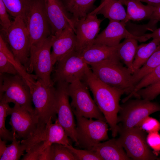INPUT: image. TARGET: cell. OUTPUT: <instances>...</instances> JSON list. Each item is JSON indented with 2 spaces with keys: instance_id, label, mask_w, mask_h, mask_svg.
<instances>
[{
  "instance_id": "obj_32",
  "label": "cell",
  "mask_w": 160,
  "mask_h": 160,
  "mask_svg": "<svg viewBox=\"0 0 160 160\" xmlns=\"http://www.w3.org/2000/svg\"><path fill=\"white\" fill-rule=\"evenodd\" d=\"M51 160H76L71 151L66 146L58 143L51 145Z\"/></svg>"
},
{
  "instance_id": "obj_35",
  "label": "cell",
  "mask_w": 160,
  "mask_h": 160,
  "mask_svg": "<svg viewBox=\"0 0 160 160\" xmlns=\"http://www.w3.org/2000/svg\"><path fill=\"white\" fill-rule=\"evenodd\" d=\"M148 133L159 132L160 130V121L156 119L147 116L142 120L136 126Z\"/></svg>"
},
{
  "instance_id": "obj_29",
  "label": "cell",
  "mask_w": 160,
  "mask_h": 160,
  "mask_svg": "<svg viewBox=\"0 0 160 160\" xmlns=\"http://www.w3.org/2000/svg\"><path fill=\"white\" fill-rule=\"evenodd\" d=\"M7 10L14 18L20 17L25 20L31 0H2Z\"/></svg>"
},
{
  "instance_id": "obj_38",
  "label": "cell",
  "mask_w": 160,
  "mask_h": 160,
  "mask_svg": "<svg viewBox=\"0 0 160 160\" xmlns=\"http://www.w3.org/2000/svg\"><path fill=\"white\" fill-rule=\"evenodd\" d=\"M159 132L149 133L146 137V141L148 145L157 156L160 151V134Z\"/></svg>"
},
{
  "instance_id": "obj_4",
  "label": "cell",
  "mask_w": 160,
  "mask_h": 160,
  "mask_svg": "<svg viewBox=\"0 0 160 160\" xmlns=\"http://www.w3.org/2000/svg\"><path fill=\"white\" fill-rule=\"evenodd\" d=\"M0 100L17 103L34 113L30 88L20 74L0 73Z\"/></svg>"
},
{
  "instance_id": "obj_39",
  "label": "cell",
  "mask_w": 160,
  "mask_h": 160,
  "mask_svg": "<svg viewBox=\"0 0 160 160\" xmlns=\"http://www.w3.org/2000/svg\"><path fill=\"white\" fill-rule=\"evenodd\" d=\"M7 11L2 0H0V23L3 31L6 33L11 25Z\"/></svg>"
},
{
  "instance_id": "obj_3",
  "label": "cell",
  "mask_w": 160,
  "mask_h": 160,
  "mask_svg": "<svg viewBox=\"0 0 160 160\" xmlns=\"http://www.w3.org/2000/svg\"><path fill=\"white\" fill-rule=\"evenodd\" d=\"M32 83L30 88L34 113L38 118L37 128L41 129L49 121L57 119L55 109L56 88L48 85L40 79Z\"/></svg>"
},
{
  "instance_id": "obj_13",
  "label": "cell",
  "mask_w": 160,
  "mask_h": 160,
  "mask_svg": "<svg viewBox=\"0 0 160 160\" xmlns=\"http://www.w3.org/2000/svg\"><path fill=\"white\" fill-rule=\"evenodd\" d=\"M57 63L52 79L54 83L61 81L70 84L78 80H82L89 68L75 50Z\"/></svg>"
},
{
  "instance_id": "obj_22",
  "label": "cell",
  "mask_w": 160,
  "mask_h": 160,
  "mask_svg": "<svg viewBox=\"0 0 160 160\" xmlns=\"http://www.w3.org/2000/svg\"><path fill=\"white\" fill-rule=\"evenodd\" d=\"M127 7L126 20L139 21L150 19L155 9L154 6L145 5L137 0H119Z\"/></svg>"
},
{
  "instance_id": "obj_2",
  "label": "cell",
  "mask_w": 160,
  "mask_h": 160,
  "mask_svg": "<svg viewBox=\"0 0 160 160\" xmlns=\"http://www.w3.org/2000/svg\"><path fill=\"white\" fill-rule=\"evenodd\" d=\"M89 65L93 74L104 83L122 90L128 95L133 92L135 86L132 82L133 74L123 65L118 57Z\"/></svg>"
},
{
  "instance_id": "obj_1",
  "label": "cell",
  "mask_w": 160,
  "mask_h": 160,
  "mask_svg": "<svg viewBox=\"0 0 160 160\" xmlns=\"http://www.w3.org/2000/svg\"><path fill=\"white\" fill-rule=\"evenodd\" d=\"M81 81L92 92L95 103L110 127L112 137H115L118 133L117 118L120 108L119 101L124 92L101 81L93 74L90 67Z\"/></svg>"
},
{
  "instance_id": "obj_30",
  "label": "cell",
  "mask_w": 160,
  "mask_h": 160,
  "mask_svg": "<svg viewBox=\"0 0 160 160\" xmlns=\"http://www.w3.org/2000/svg\"><path fill=\"white\" fill-rule=\"evenodd\" d=\"M160 80V65L143 77L135 86L133 92L122 100L124 102L132 97H136V92L140 89L145 87Z\"/></svg>"
},
{
  "instance_id": "obj_41",
  "label": "cell",
  "mask_w": 160,
  "mask_h": 160,
  "mask_svg": "<svg viewBox=\"0 0 160 160\" xmlns=\"http://www.w3.org/2000/svg\"><path fill=\"white\" fill-rule=\"evenodd\" d=\"M51 145L48 146L42 152L38 160H51Z\"/></svg>"
},
{
  "instance_id": "obj_18",
  "label": "cell",
  "mask_w": 160,
  "mask_h": 160,
  "mask_svg": "<svg viewBox=\"0 0 160 160\" xmlns=\"http://www.w3.org/2000/svg\"><path fill=\"white\" fill-rule=\"evenodd\" d=\"M76 46V35L71 27L66 28L57 36H52L51 55L53 65L75 50Z\"/></svg>"
},
{
  "instance_id": "obj_44",
  "label": "cell",
  "mask_w": 160,
  "mask_h": 160,
  "mask_svg": "<svg viewBox=\"0 0 160 160\" xmlns=\"http://www.w3.org/2000/svg\"></svg>"
},
{
  "instance_id": "obj_15",
  "label": "cell",
  "mask_w": 160,
  "mask_h": 160,
  "mask_svg": "<svg viewBox=\"0 0 160 160\" xmlns=\"http://www.w3.org/2000/svg\"><path fill=\"white\" fill-rule=\"evenodd\" d=\"M9 124L12 132L16 134L17 137L25 140L36 130L39 122L38 118L35 113L30 112L17 104L11 108Z\"/></svg>"
},
{
  "instance_id": "obj_28",
  "label": "cell",
  "mask_w": 160,
  "mask_h": 160,
  "mask_svg": "<svg viewBox=\"0 0 160 160\" xmlns=\"http://www.w3.org/2000/svg\"><path fill=\"white\" fill-rule=\"evenodd\" d=\"M0 51L2 52L14 65L19 73L25 80L28 86L35 81L36 76H33L27 73L25 68L16 59L1 34L0 35Z\"/></svg>"
},
{
  "instance_id": "obj_12",
  "label": "cell",
  "mask_w": 160,
  "mask_h": 160,
  "mask_svg": "<svg viewBox=\"0 0 160 160\" xmlns=\"http://www.w3.org/2000/svg\"><path fill=\"white\" fill-rule=\"evenodd\" d=\"M57 83L55 91V109L57 119L69 137L76 145L77 143L76 124L74 113L69 101V84L65 82Z\"/></svg>"
},
{
  "instance_id": "obj_5",
  "label": "cell",
  "mask_w": 160,
  "mask_h": 160,
  "mask_svg": "<svg viewBox=\"0 0 160 160\" xmlns=\"http://www.w3.org/2000/svg\"><path fill=\"white\" fill-rule=\"evenodd\" d=\"M73 112L76 120V146L92 150L95 145L108 139V124L106 121L97 119L94 120Z\"/></svg>"
},
{
  "instance_id": "obj_17",
  "label": "cell",
  "mask_w": 160,
  "mask_h": 160,
  "mask_svg": "<svg viewBox=\"0 0 160 160\" xmlns=\"http://www.w3.org/2000/svg\"><path fill=\"white\" fill-rule=\"evenodd\" d=\"M46 14L52 35L58 36L65 28L71 27L75 30L74 22L68 15L65 7L59 0H45Z\"/></svg>"
},
{
  "instance_id": "obj_14",
  "label": "cell",
  "mask_w": 160,
  "mask_h": 160,
  "mask_svg": "<svg viewBox=\"0 0 160 160\" xmlns=\"http://www.w3.org/2000/svg\"><path fill=\"white\" fill-rule=\"evenodd\" d=\"M102 20L96 14L90 13L84 17L74 20L76 52L80 54L93 44Z\"/></svg>"
},
{
  "instance_id": "obj_40",
  "label": "cell",
  "mask_w": 160,
  "mask_h": 160,
  "mask_svg": "<svg viewBox=\"0 0 160 160\" xmlns=\"http://www.w3.org/2000/svg\"><path fill=\"white\" fill-rule=\"evenodd\" d=\"M155 9L150 19L152 21L155 23L160 21V4L154 5Z\"/></svg>"
},
{
  "instance_id": "obj_8",
  "label": "cell",
  "mask_w": 160,
  "mask_h": 160,
  "mask_svg": "<svg viewBox=\"0 0 160 160\" xmlns=\"http://www.w3.org/2000/svg\"><path fill=\"white\" fill-rule=\"evenodd\" d=\"M5 33L7 41L16 59L29 71L30 41L24 19L20 17L14 18Z\"/></svg>"
},
{
  "instance_id": "obj_37",
  "label": "cell",
  "mask_w": 160,
  "mask_h": 160,
  "mask_svg": "<svg viewBox=\"0 0 160 160\" xmlns=\"http://www.w3.org/2000/svg\"><path fill=\"white\" fill-rule=\"evenodd\" d=\"M0 73L13 75L20 74L14 65L1 51H0Z\"/></svg>"
},
{
  "instance_id": "obj_7",
  "label": "cell",
  "mask_w": 160,
  "mask_h": 160,
  "mask_svg": "<svg viewBox=\"0 0 160 160\" xmlns=\"http://www.w3.org/2000/svg\"><path fill=\"white\" fill-rule=\"evenodd\" d=\"M159 111L160 105L158 103L141 98L129 99L120 105L117 118L118 130L136 127L144 118Z\"/></svg>"
},
{
  "instance_id": "obj_23",
  "label": "cell",
  "mask_w": 160,
  "mask_h": 160,
  "mask_svg": "<svg viewBox=\"0 0 160 160\" xmlns=\"http://www.w3.org/2000/svg\"><path fill=\"white\" fill-rule=\"evenodd\" d=\"M138 46L137 40L132 38H127L125 39L117 46V57L132 74L135 72L133 64Z\"/></svg>"
},
{
  "instance_id": "obj_9",
  "label": "cell",
  "mask_w": 160,
  "mask_h": 160,
  "mask_svg": "<svg viewBox=\"0 0 160 160\" xmlns=\"http://www.w3.org/2000/svg\"><path fill=\"white\" fill-rule=\"evenodd\" d=\"M25 21L30 37V49L52 35L45 12V0H31Z\"/></svg>"
},
{
  "instance_id": "obj_16",
  "label": "cell",
  "mask_w": 160,
  "mask_h": 160,
  "mask_svg": "<svg viewBox=\"0 0 160 160\" xmlns=\"http://www.w3.org/2000/svg\"><path fill=\"white\" fill-rule=\"evenodd\" d=\"M126 23L123 21L110 20L106 28L98 34L93 44L114 47L119 44L124 39L132 38L140 42L148 39L143 35L137 36L129 32L126 28Z\"/></svg>"
},
{
  "instance_id": "obj_33",
  "label": "cell",
  "mask_w": 160,
  "mask_h": 160,
  "mask_svg": "<svg viewBox=\"0 0 160 160\" xmlns=\"http://www.w3.org/2000/svg\"><path fill=\"white\" fill-rule=\"evenodd\" d=\"M160 94V80L137 92L136 97L151 101Z\"/></svg>"
},
{
  "instance_id": "obj_10",
  "label": "cell",
  "mask_w": 160,
  "mask_h": 160,
  "mask_svg": "<svg viewBox=\"0 0 160 160\" xmlns=\"http://www.w3.org/2000/svg\"><path fill=\"white\" fill-rule=\"evenodd\" d=\"M68 91L72 100L70 104L73 111L86 118L106 121L91 97L89 88L83 81L78 80L69 84Z\"/></svg>"
},
{
  "instance_id": "obj_25",
  "label": "cell",
  "mask_w": 160,
  "mask_h": 160,
  "mask_svg": "<svg viewBox=\"0 0 160 160\" xmlns=\"http://www.w3.org/2000/svg\"><path fill=\"white\" fill-rule=\"evenodd\" d=\"M160 44V41L153 39L148 43L138 46L133 64L135 72L145 63Z\"/></svg>"
},
{
  "instance_id": "obj_19",
  "label": "cell",
  "mask_w": 160,
  "mask_h": 160,
  "mask_svg": "<svg viewBox=\"0 0 160 160\" xmlns=\"http://www.w3.org/2000/svg\"><path fill=\"white\" fill-rule=\"evenodd\" d=\"M124 148L113 138L95 145L92 150L96 153L102 160H129Z\"/></svg>"
},
{
  "instance_id": "obj_42",
  "label": "cell",
  "mask_w": 160,
  "mask_h": 160,
  "mask_svg": "<svg viewBox=\"0 0 160 160\" xmlns=\"http://www.w3.org/2000/svg\"><path fill=\"white\" fill-rule=\"evenodd\" d=\"M143 35L148 39L152 38L160 41V28L156 29L152 33H147Z\"/></svg>"
},
{
  "instance_id": "obj_11",
  "label": "cell",
  "mask_w": 160,
  "mask_h": 160,
  "mask_svg": "<svg viewBox=\"0 0 160 160\" xmlns=\"http://www.w3.org/2000/svg\"><path fill=\"white\" fill-rule=\"evenodd\" d=\"M52 36L50 35L30 50L29 71H33L37 78L48 85H54L51 78L53 66L51 48Z\"/></svg>"
},
{
  "instance_id": "obj_34",
  "label": "cell",
  "mask_w": 160,
  "mask_h": 160,
  "mask_svg": "<svg viewBox=\"0 0 160 160\" xmlns=\"http://www.w3.org/2000/svg\"><path fill=\"white\" fill-rule=\"evenodd\" d=\"M75 157L76 160H102L92 150H81L74 148L71 145L66 146Z\"/></svg>"
},
{
  "instance_id": "obj_26",
  "label": "cell",
  "mask_w": 160,
  "mask_h": 160,
  "mask_svg": "<svg viewBox=\"0 0 160 160\" xmlns=\"http://www.w3.org/2000/svg\"><path fill=\"white\" fill-rule=\"evenodd\" d=\"M160 65V44L145 63L132 75V82L135 86L145 76Z\"/></svg>"
},
{
  "instance_id": "obj_24",
  "label": "cell",
  "mask_w": 160,
  "mask_h": 160,
  "mask_svg": "<svg viewBox=\"0 0 160 160\" xmlns=\"http://www.w3.org/2000/svg\"><path fill=\"white\" fill-rule=\"evenodd\" d=\"M12 132L13 138L10 145L6 146V141L2 140L0 138V160H19L25 150L21 142L17 140L16 132Z\"/></svg>"
},
{
  "instance_id": "obj_31",
  "label": "cell",
  "mask_w": 160,
  "mask_h": 160,
  "mask_svg": "<svg viewBox=\"0 0 160 160\" xmlns=\"http://www.w3.org/2000/svg\"><path fill=\"white\" fill-rule=\"evenodd\" d=\"M11 108L9 103L0 100V137L4 141H12L13 133L7 129L5 126L6 117L10 115Z\"/></svg>"
},
{
  "instance_id": "obj_21",
  "label": "cell",
  "mask_w": 160,
  "mask_h": 160,
  "mask_svg": "<svg viewBox=\"0 0 160 160\" xmlns=\"http://www.w3.org/2000/svg\"><path fill=\"white\" fill-rule=\"evenodd\" d=\"M119 0H103L91 13L101 14L109 20L123 21L126 23V12Z\"/></svg>"
},
{
  "instance_id": "obj_36",
  "label": "cell",
  "mask_w": 160,
  "mask_h": 160,
  "mask_svg": "<svg viewBox=\"0 0 160 160\" xmlns=\"http://www.w3.org/2000/svg\"><path fill=\"white\" fill-rule=\"evenodd\" d=\"M49 145L46 143L40 142L33 146L26 151L27 153L21 160H38L42 152Z\"/></svg>"
},
{
  "instance_id": "obj_6",
  "label": "cell",
  "mask_w": 160,
  "mask_h": 160,
  "mask_svg": "<svg viewBox=\"0 0 160 160\" xmlns=\"http://www.w3.org/2000/svg\"><path fill=\"white\" fill-rule=\"evenodd\" d=\"M118 143L125 149L131 159L134 160H160L148 145L144 130L137 127L118 130Z\"/></svg>"
},
{
  "instance_id": "obj_20",
  "label": "cell",
  "mask_w": 160,
  "mask_h": 160,
  "mask_svg": "<svg viewBox=\"0 0 160 160\" xmlns=\"http://www.w3.org/2000/svg\"><path fill=\"white\" fill-rule=\"evenodd\" d=\"M117 46L93 44L80 55L84 61L89 65L106 60L118 57L116 55Z\"/></svg>"
},
{
  "instance_id": "obj_43",
  "label": "cell",
  "mask_w": 160,
  "mask_h": 160,
  "mask_svg": "<svg viewBox=\"0 0 160 160\" xmlns=\"http://www.w3.org/2000/svg\"><path fill=\"white\" fill-rule=\"evenodd\" d=\"M141 2L147 3L148 4L154 6L160 4V0H137Z\"/></svg>"
},
{
  "instance_id": "obj_27",
  "label": "cell",
  "mask_w": 160,
  "mask_h": 160,
  "mask_svg": "<svg viewBox=\"0 0 160 160\" xmlns=\"http://www.w3.org/2000/svg\"><path fill=\"white\" fill-rule=\"evenodd\" d=\"M96 0H68L65 7L73 20L86 17Z\"/></svg>"
}]
</instances>
